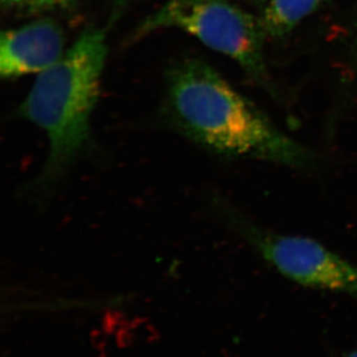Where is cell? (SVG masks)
<instances>
[{
    "label": "cell",
    "instance_id": "obj_2",
    "mask_svg": "<svg viewBox=\"0 0 357 357\" xmlns=\"http://www.w3.org/2000/svg\"><path fill=\"white\" fill-rule=\"evenodd\" d=\"M107 47L105 31L84 32L63 57L40 73L18 115L43 129L50 148L26 192L48 196L91 144V116L100 95Z\"/></svg>",
    "mask_w": 357,
    "mask_h": 357
},
{
    "label": "cell",
    "instance_id": "obj_5",
    "mask_svg": "<svg viewBox=\"0 0 357 357\" xmlns=\"http://www.w3.org/2000/svg\"><path fill=\"white\" fill-rule=\"evenodd\" d=\"M64 34L57 23L41 20L2 32L0 75L2 77L42 73L63 57Z\"/></svg>",
    "mask_w": 357,
    "mask_h": 357
},
{
    "label": "cell",
    "instance_id": "obj_8",
    "mask_svg": "<svg viewBox=\"0 0 357 357\" xmlns=\"http://www.w3.org/2000/svg\"><path fill=\"white\" fill-rule=\"evenodd\" d=\"M248 1L255 6L256 8L259 9L260 11H262V9L266 6L268 0H248Z\"/></svg>",
    "mask_w": 357,
    "mask_h": 357
},
{
    "label": "cell",
    "instance_id": "obj_3",
    "mask_svg": "<svg viewBox=\"0 0 357 357\" xmlns=\"http://www.w3.org/2000/svg\"><path fill=\"white\" fill-rule=\"evenodd\" d=\"M170 27L194 35L211 50L232 59L272 98H280L265 59L268 37L260 16L243 10L229 0H168L143 22L136 37L141 38Z\"/></svg>",
    "mask_w": 357,
    "mask_h": 357
},
{
    "label": "cell",
    "instance_id": "obj_10",
    "mask_svg": "<svg viewBox=\"0 0 357 357\" xmlns=\"http://www.w3.org/2000/svg\"><path fill=\"white\" fill-rule=\"evenodd\" d=\"M21 0H2L4 4L6 6H13V4L18 3Z\"/></svg>",
    "mask_w": 357,
    "mask_h": 357
},
{
    "label": "cell",
    "instance_id": "obj_7",
    "mask_svg": "<svg viewBox=\"0 0 357 357\" xmlns=\"http://www.w3.org/2000/svg\"><path fill=\"white\" fill-rule=\"evenodd\" d=\"M26 1L33 7L45 8V7L63 6V4L67 3L69 0H26Z\"/></svg>",
    "mask_w": 357,
    "mask_h": 357
},
{
    "label": "cell",
    "instance_id": "obj_9",
    "mask_svg": "<svg viewBox=\"0 0 357 357\" xmlns=\"http://www.w3.org/2000/svg\"><path fill=\"white\" fill-rule=\"evenodd\" d=\"M340 357H357V349L347 352V354H342V356Z\"/></svg>",
    "mask_w": 357,
    "mask_h": 357
},
{
    "label": "cell",
    "instance_id": "obj_6",
    "mask_svg": "<svg viewBox=\"0 0 357 357\" xmlns=\"http://www.w3.org/2000/svg\"><path fill=\"white\" fill-rule=\"evenodd\" d=\"M328 0H268L262 9L263 27L268 38L282 39Z\"/></svg>",
    "mask_w": 357,
    "mask_h": 357
},
{
    "label": "cell",
    "instance_id": "obj_4",
    "mask_svg": "<svg viewBox=\"0 0 357 357\" xmlns=\"http://www.w3.org/2000/svg\"><path fill=\"white\" fill-rule=\"evenodd\" d=\"M211 206L222 222L282 276L305 287L344 294L357 300L356 265L310 237L265 229L222 197H215Z\"/></svg>",
    "mask_w": 357,
    "mask_h": 357
},
{
    "label": "cell",
    "instance_id": "obj_11",
    "mask_svg": "<svg viewBox=\"0 0 357 357\" xmlns=\"http://www.w3.org/2000/svg\"><path fill=\"white\" fill-rule=\"evenodd\" d=\"M352 15H354V20L357 23V0L356 4L354 6V8H352Z\"/></svg>",
    "mask_w": 357,
    "mask_h": 357
},
{
    "label": "cell",
    "instance_id": "obj_1",
    "mask_svg": "<svg viewBox=\"0 0 357 357\" xmlns=\"http://www.w3.org/2000/svg\"><path fill=\"white\" fill-rule=\"evenodd\" d=\"M167 110L189 139L232 159L255 160L310 172L318 152L281 131L264 112L199 59L176 65L167 81Z\"/></svg>",
    "mask_w": 357,
    "mask_h": 357
}]
</instances>
